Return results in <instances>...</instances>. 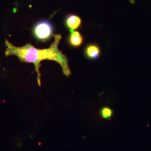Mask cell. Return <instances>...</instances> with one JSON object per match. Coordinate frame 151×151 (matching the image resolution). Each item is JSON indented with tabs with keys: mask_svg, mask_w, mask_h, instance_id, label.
<instances>
[{
	"mask_svg": "<svg viewBox=\"0 0 151 151\" xmlns=\"http://www.w3.org/2000/svg\"><path fill=\"white\" fill-rule=\"evenodd\" d=\"M68 45L71 47L77 48L81 46L84 42V38L81 33L76 31H70L67 38Z\"/></svg>",
	"mask_w": 151,
	"mask_h": 151,
	"instance_id": "cell-5",
	"label": "cell"
},
{
	"mask_svg": "<svg viewBox=\"0 0 151 151\" xmlns=\"http://www.w3.org/2000/svg\"><path fill=\"white\" fill-rule=\"evenodd\" d=\"M53 32V28L50 23L46 21L39 22L33 28L35 36L38 40L44 41L51 37Z\"/></svg>",
	"mask_w": 151,
	"mask_h": 151,
	"instance_id": "cell-2",
	"label": "cell"
},
{
	"mask_svg": "<svg viewBox=\"0 0 151 151\" xmlns=\"http://www.w3.org/2000/svg\"><path fill=\"white\" fill-rule=\"evenodd\" d=\"M54 41L48 48L39 49L35 48L31 44H26L22 47H16L6 40L7 47L6 55H16L22 62L32 63L34 64L37 73V82L40 86V73L39 68L40 62L45 60H53L59 63L62 68L63 74L69 77L71 72L68 63V59L65 55L58 49L60 42L62 39L60 34L54 35Z\"/></svg>",
	"mask_w": 151,
	"mask_h": 151,
	"instance_id": "cell-1",
	"label": "cell"
},
{
	"mask_svg": "<svg viewBox=\"0 0 151 151\" xmlns=\"http://www.w3.org/2000/svg\"><path fill=\"white\" fill-rule=\"evenodd\" d=\"M65 24L69 31H75L81 27L82 20L75 14H69L65 17Z\"/></svg>",
	"mask_w": 151,
	"mask_h": 151,
	"instance_id": "cell-4",
	"label": "cell"
},
{
	"mask_svg": "<svg viewBox=\"0 0 151 151\" xmlns=\"http://www.w3.org/2000/svg\"><path fill=\"white\" fill-rule=\"evenodd\" d=\"M112 108L108 106H103L100 108L99 113L101 118L105 120H110L113 115Z\"/></svg>",
	"mask_w": 151,
	"mask_h": 151,
	"instance_id": "cell-6",
	"label": "cell"
},
{
	"mask_svg": "<svg viewBox=\"0 0 151 151\" xmlns=\"http://www.w3.org/2000/svg\"><path fill=\"white\" fill-rule=\"evenodd\" d=\"M100 47L96 43L87 45L84 50V54L87 59L89 60H96L101 55Z\"/></svg>",
	"mask_w": 151,
	"mask_h": 151,
	"instance_id": "cell-3",
	"label": "cell"
}]
</instances>
